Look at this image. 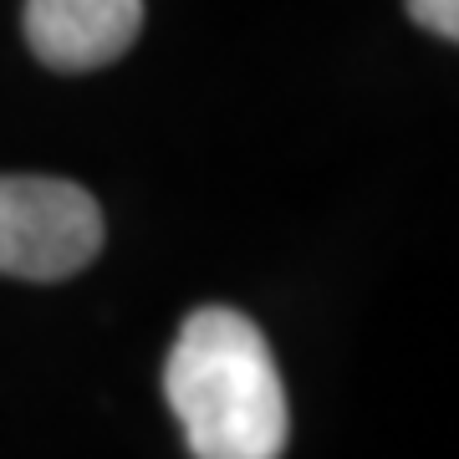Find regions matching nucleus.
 I'll use <instances>...</instances> for the list:
<instances>
[{
    "mask_svg": "<svg viewBox=\"0 0 459 459\" xmlns=\"http://www.w3.org/2000/svg\"><path fill=\"white\" fill-rule=\"evenodd\" d=\"M164 398L195 459H281L286 388L261 327L235 307H199L164 362Z\"/></svg>",
    "mask_w": 459,
    "mask_h": 459,
    "instance_id": "1",
    "label": "nucleus"
},
{
    "mask_svg": "<svg viewBox=\"0 0 459 459\" xmlns=\"http://www.w3.org/2000/svg\"><path fill=\"white\" fill-rule=\"evenodd\" d=\"M102 250V210L82 184L0 174V276L66 281Z\"/></svg>",
    "mask_w": 459,
    "mask_h": 459,
    "instance_id": "2",
    "label": "nucleus"
},
{
    "mask_svg": "<svg viewBox=\"0 0 459 459\" xmlns=\"http://www.w3.org/2000/svg\"><path fill=\"white\" fill-rule=\"evenodd\" d=\"M143 31V0H26V41L56 72L117 62Z\"/></svg>",
    "mask_w": 459,
    "mask_h": 459,
    "instance_id": "3",
    "label": "nucleus"
},
{
    "mask_svg": "<svg viewBox=\"0 0 459 459\" xmlns=\"http://www.w3.org/2000/svg\"><path fill=\"white\" fill-rule=\"evenodd\" d=\"M409 16L424 26V31L455 41L459 36V0H409Z\"/></svg>",
    "mask_w": 459,
    "mask_h": 459,
    "instance_id": "4",
    "label": "nucleus"
}]
</instances>
